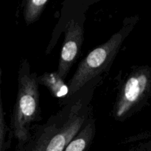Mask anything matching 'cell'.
<instances>
[{"label": "cell", "mask_w": 151, "mask_h": 151, "mask_svg": "<svg viewBox=\"0 0 151 151\" xmlns=\"http://www.w3.org/2000/svg\"><path fill=\"white\" fill-rule=\"evenodd\" d=\"M38 81L39 85L45 86L53 97L61 99L63 101L69 97V86L64 82V80L58 75L57 71L45 72L38 77Z\"/></svg>", "instance_id": "obj_7"}, {"label": "cell", "mask_w": 151, "mask_h": 151, "mask_svg": "<svg viewBox=\"0 0 151 151\" xmlns=\"http://www.w3.org/2000/svg\"><path fill=\"white\" fill-rule=\"evenodd\" d=\"M0 151H7L10 147L11 139L13 137L11 129L7 125L4 119L2 100L0 103Z\"/></svg>", "instance_id": "obj_9"}, {"label": "cell", "mask_w": 151, "mask_h": 151, "mask_svg": "<svg viewBox=\"0 0 151 151\" xmlns=\"http://www.w3.org/2000/svg\"><path fill=\"white\" fill-rule=\"evenodd\" d=\"M100 77L91 81L69 100L55 114L32 133L23 151H63L78 135L91 114V100Z\"/></svg>", "instance_id": "obj_1"}, {"label": "cell", "mask_w": 151, "mask_h": 151, "mask_svg": "<svg viewBox=\"0 0 151 151\" xmlns=\"http://www.w3.org/2000/svg\"><path fill=\"white\" fill-rule=\"evenodd\" d=\"M84 15L69 19L65 27V38L57 72L65 80L81 54L84 41Z\"/></svg>", "instance_id": "obj_5"}, {"label": "cell", "mask_w": 151, "mask_h": 151, "mask_svg": "<svg viewBox=\"0 0 151 151\" xmlns=\"http://www.w3.org/2000/svg\"><path fill=\"white\" fill-rule=\"evenodd\" d=\"M138 21V16L127 18L119 31L112 35L107 41L94 48L81 60L69 81V95L64 101L71 98L91 81L109 70L122 44Z\"/></svg>", "instance_id": "obj_3"}, {"label": "cell", "mask_w": 151, "mask_h": 151, "mask_svg": "<svg viewBox=\"0 0 151 151\" xmlns=\"http://www.w3.org/2000/svg\"><path fill=\"white\" fill-rule=\"evenodd\" d=\"M49 0H27L24 7V19L27 25L36 22L44 12Z\"/></svg>", "instance_id": "obj_8"}, {"label": "cell", "mask_w": 151, "mask_h": 151, "mask_svg": "<svg viewBox=\"0 0 151 151\" xmlns=\"http://www.w3.org/2000/svg\"><path fill=\"white\" fill-rule=\"evenodd\" d=\"M129 151H147V150H145V149L144 148V147H142V146H137V147H134V148L132 149V150H129Z\"/></svg>", "instance_id": "obj_10"}, {"label": "cell", "mask_w": 151, "mask_h": 151, "mask_svg": "<svg viewBox=\"0 0 151 151\" xmlns=\"http://www.w3.org/2000/svg\"><path fill=\"white\" fill-rule=\"evenodd\" d=\"M150 72L146 66H135L122 83L114 106L115 120L123 122L137 114L150 88Z\"/></svg>", "instance_id": "obj_4"}, {"label": "cell", "mask_w": 151, "mask_h": 151, "mask_svg": "<svg viewBox=\"0 0 151 151\" xmlns=\"http://www.w3.org/2000/svg\"><path fill=\"white\" fill-rule=\"evenodd\" d=\"M38 75L31 72L27 59L21 60L18 71V91L10 129L17 141V151H23L30 140L32 125L41 119Z\"/></svg>", "instance_id": "obj_2"}, {"label": "cell", "mask_w": 151, "mask_h": 151, "mask_svg": "<svg viewBox=\"0 0 151 151\" xmlns=\"http://www.w3.org/2000/svg\"><path fill=\"white\" fill-rule=\"evenodd\" d=\"M95 133V119L91 113L78 135L63 151H88L92 145Z\"/></svg>", "instance_id": "obj_6"}]
</instances>
